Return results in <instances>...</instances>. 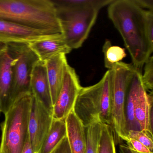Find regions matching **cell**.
Here are the masks:
<instances>
[{
	"instance_id": "cell-1",
	"label": "cell",
	"mask_w": 153,
	"mask_h": 153,
	"mask_svg": "<svg viewBox=\"0 0 153 153\" xmlns=\"http://www.w3.org/2000/svg\"><path fill=\"white\" fill-rule=\"evenodd\" d=\"M148 10H153L142 7L138 0H114L108 8V16L123 39L132 66L141 72L153 51L146 32Z\"/></svg>"
},
{
	"instance_id": "cell-2",
	"label": "cell",
	"mask_w": 153,
	"mask_h": 153,
	"mask_svg": "<svg viewBox=\"0 0 153 153\" xmlns=\"http://www.w3.org/2000/svg\"><path fill=\"white\" fill-rule=\"evenodd\" d=\"M62 35L71 50L82 46L95 23L99 10L114 0H52Z\"/></svg>"
},
{
	"instance_id": "cell-3",
	"label": "cell",
	"mask_w": 153,
	"mask_h": 153,
	"mask_svg": "<svg viewBox=\"0 0 153 153\" xmlns=\"http://www.w3.org/2000/svg\"><path fill=\"white\" fill-rule=\"evenodd\" d=\"M0 19L45 32L62 35L52 0H0Z\"/></svg>"
},
{
	"instance_id": "cell-4",
	"label": "cell",
	"mask_w": 153,
	"mask_h": 153,
	"mask_svg": "<svg viewBox=\"0 0 153 153\" xmlns=\"http://www.w3.org/2000/svg\"><path fill=\"white\" fill-rule=\"evenodd\" d=\"M32 94L14 102L4 113L1 124L0 153H21L28 136V121L33 102Z\"/></svg>"
},
{
	"instance_id": "cell-5",
	"label": "cell",
	"mask_w": 153,
	"mask_h": 153,
	"mask_svg": "<svg viewBox=\"0 0 153 153\" xmlns=\"http://www.w3.org/2000/svg\"><path fill=\"white\" fill-rule=\"evenodd\" d=\"M134 70L132 64L120 62L110 70L112 102L111 127L114 137L126 141L128 137L125 118V99Z\"/></svg>"
},
{
	"instance_id": "cell-6",
	"label": "cell",
	"mask_w": 153,
	"mask_h": 153,
	"mask_svg": "<svg viewBox=\"0 0 153 153\" xmlns=\"http://www.w3.org/2000/svg\"><path fill=\"white\" fill-rule=\"evenodd\" d=\"M12 58L11 105L31 94L30 80L33 68L40 60L27 43L5 44Z\"/></svg>"
},
{
	"instance_id": "cell-7",
	"label": "cell",
	"mask_w": 153,
	"mask_h": 153,
	"mask_svg": "<svg viewBox=\"0 0 153 153\" xmlns=\"http://www.w3.org/2000/svg\"><path fill=\"white\" fill-rule=\"evenodd\" d=\"M102 79L95 85L81 88L73 111L85 127L100 121L102 109Z\"/></svg>"
},
{
	"instance_id": "cell-8",
	"label": "cell",
	"mask_w": 153,
	"mask_h": 153,
	"mask_svg": "<svg viewBox=\"0 0 153 153\" xmlns=\"http://www.w3.org/2000/svg\"><path fill=\"white\" fill-rule=\"evenodd\" d=\"M81 88L75 70L67 64L65 67L62 86L53 105V119H66L73 110Z\"/></svg>"
},
{
	"instance_id": "cell-9",
	"label": "cell",
	"mask_w": 153,
	"mask_h": 153,
	"mask_svg": "<svg viewBox=\"0 0 153 153\" xmlns=\"http://www.w3.org/2000/svg\"><path fill=\"white\" fill-rule=\"evenodd\" d=\"M33 97L28 121V137L34 153H39L53 118L52 112Z\"/></svg>"
},
{
	"instance_id": "cell-10",
	"label": "cell",
	"mask_w": 153,
	"mask_h": 153,
	"mask_svg": "<svg viewBox=\"0 0 153 153\" xmlns=\"http://www.w3.org/2000/svg\"><path fill=\"white\" fill-rule=\"evenodd\" d=\"M53 36L56 35H51L40 30L0 19V43L28 44Z\"/></svg>"
},
{
	"instance_id": "cell-11",
	"label": "cell",
	"mask_w": 153,
	"mask_h": 153,
	"mask_svg": "<svg viewBox=\"0 0 153 153\" xmlns=\"http://www.w3.org/2000/svg\"><path fill=\"white\" fill-rule=\"evenodd\" d=\"M12 62L7 45L0 43V109L4 114L11 105Z\"/></svg>"
},
{
	"instance_id": "cell-12",
	"label": "cell",
	"mask_w": 153,
	"mask_h": 153,
	"mask_svg": "<svg viewBox=\"0 0 153 153\" xmlns=\"http://www.w3.org/2000/svg\"><path fill=\"white\" fill-rule=\"evenodd\" d=\"M30 87L33 97L53 113V105L44 62L39 60L35 65L31 74Z\"/></svg>"
},
{
	"instance_id": "cell-13",
	"label": "cell",
	"mask_w": 153,
	"mask_h": 153,
	"mask_svg": "<svg viewBox=\"0 0 153 153\" xmlns=\"http://www.w3.org/2000/svg\"><path fill=\"white\" fill-rule=\"evenodd\" d=\"M41 61L46 62L58 54H67L71 51L62 35L53 36L28 44Z\"/></svg>"
},
{
	"instance_id": "cell-14",
	"label": "cell",
	"mask_w": 153,
	"mask_h": 153,
	"mask_svg": "<svg viewBox=\"0 0 153 153\" xmlns=\"http://www.w3.org/2000/svg\"><path fill=\"white\" fill-rule=\"evenodd\" d=\"M142 73L135 69L129 82L125 102V114L126 126L128 131H140L139 125L135 117V108L139 94L140 90L143 85Z\"/></svg>"
},
{
	"instance_id": "cell-15",
	"label": "cell",
	"mask_w": 153,
	"mask_h": 153,
	"mask_svg": "<svg viewBox=\"0 0 153 153\" xmlns=\"http://www.w3.org/2000/svg\"><path fill=\"white\" fill-rule=\"evenodd\" d=\"M68 64L66 54H58L45 62L53 105L61 89L65 67Z\"/></svg>"
},
{
	"instance_id": "cell-16",
	"label": "cell",
	"mask_w": 153,
	"mask_h": 153,
	"mask_svg": "<svg viewBox=\"0 0 153 153\" xmlns=\"http://www.w3.org/2000/svg\"><path fill=\"white\" fill-rule=\"evenodd\" d=\"M153 92L148 94L144 85L141 86L135 105V117L140 130L153 133Z\"/></svg>"
},
{
	"instance_id": "cell-17",
	"label": "cell",
	"mask_w": 153,
	"mask_h": 153,
	"mask_svg": "<svg viewBox=\"0 0 153 153\" xmlns=\"http://www.w3.org/2000/svg\"><path fill=\"white\" fill-rule=\"evenodd\" d=\"M67 136L71 153H86L85 126L77 118L73 110L65 119Z\"/></svg>"
},
{
	"instance_id": "cell-18",
	"label": "cell",
	"mask_w": 153,
	"mask_h": 153,
	"mask_svg": "<svg viewBox=\"0 0 153 153\" xmlns=\"http://www.w3.org/2000/svg\"><path fill=\"white\" fill-rule=\"evenodd\" d=\"M65 119H53L51 128L43 142L39 153H50L67 136Z\"/></svg>"
},
{
	"instance_id": "cell-19",
	"label": "cell",
	"mask_w": 153,
	"mask_h": 153,
	"mask_svg": "<svg viewBox=\"0 0 153 153\" xmlns=\"http://www.w3.org/2000/svg\"><path fill=\"white\" fill-rule=\"evenodd\" d=\"M101 79L102 81V87L100 121L111 127L112 102L110 70H108L105 72Z\"/></svg>"
},
{
	"instance_id": "cell-20",
	"label": "cell",
	"mask_w": 153,
	"mask_h": 153,
	"mask_svg": "<svg viewBox=\"0 0 153 153\" xmlns=\"http://www.w3.org/2000/svg\"><path fill=\"white\" fill-rule=\"evenodd\" d=\"M102 123L95 121L85 127L86 153H98Z\"/></svg>"
},
{
	"instance_id": "cell-21",
	"label": "cell",
	"mask_w": 153,
	"mask_h": 153,
	"mask_svg": "<svg viewBox=\"0 0 153 153\" xmlns=\"http://www.w3.org/2000/svg\"><path fill=\"white\" fill-rule=\"evenodd\" d=\"M104 56L105 67L112 70L116 63L120 62L126 56L125 49L118 46H113L109 40H105L102 47Z\"/></svg>"
},
{
	"instance_id": "cell-22",
	"label": "cell",
	"mask_w": 153,
	"mask_h": 153,
	"mask_svg": "<svg viewBox=\"0 0 153 153\" xmlns=\"http://www.w3.org/2000/svg\"><path fill=\"white\" fill-rule=\"evenodd\" d=\"M98 153H116L114 135L112 128L105 123L102 125Z\"/></svg>"
},
{
	"instance_id": "cell-23",
	"label": "cell",
	"mask_w": 153,
	"mask_h": 153,
	"mask_svg": "<svg viewBox=\"0 0 153 153\" xmlns=\"http://www.w3.org/2000/svg\"><path fill=\"white\" fill-rule=\"evenodd\" d=\"M128 137L140 142L151 152H153V133L146 131L131 130L128 131Z\"/></svg>"
},
{
	"instance_id": "cell-24",
	"label": "cell",
	"mask_w": 153,
	"mask_h": 153,
	"mask_svg": "<svg viewBox=\"0 0 153 153\" xmlns=\"http://www.w3.org/2000/svg\"><path fill=\"white\" fill-rule=\"evenodd\" d=\"M144 72L142 74L141 78L144 87L147 91L151 90L153 88V57L151 56L145 62Z\"/></svg>"
},
{
	"instance_id": "cell-25",
	"label": "cell",
	"mask_w": 153,
	"mask_h": 153,
	"mask_svg": "<svg viewBox=\"0 0 153 153\" xmlns=\"http://www.w3.org/2000/svg\"><path fill=\"white\" fill-rule=\"evenodd\" d=\"M126 142L128 147L136 152L141 153H153L142 143L133 139H128Z\"/></svg>"
},
{
	"instance_id": "cell-26",
	"label": "cell",
	"mask_w": 153,
	"mask_h": 153,
	"mask_svg": "<svg viewBox=\"0 0 153 153\" xmlns=\"http://www.w3.org/2000/svg\"><path fill=\"white\" fill-rule=\"evenodd\" d=\"M50 153H71L67 136L63 138Z\"/></svg>"
},
{
	"instance_id": "cell-27",
	"label": "cell",
	"mask_w": 153,
	"mask_h": 153,
	"mask_svg": "<svg viewBox=\"0 0 153 153\" xmlns=\"http://www.w3.org/2000/svg\"><path fill=\"white\" fill-rule=\"evenodd\" d=\"M21 153H34L33 149V147L32 145L30 143V140H29V137H27V139L26 141L25 144V146L23 149V151Z\"/></svg>"
},
{
	"instance_id": "cell-28",
	"label": "cell",
	"mask_w": 153,
	"mask_h": 153,
	"mask_svg": "<svg viewBox=\"0 0 153 153\" xmlns=\"http://www.w3.org/2000/svg\"><path fill=\"white\" fill-rule=\"evenodd\" d=\"M120 153H141L132 150L125 144H120L119 146Z\"/></svg>"
},
{
	"instance_id": "cell-29",
	"label": "cell",
	"mask_w": 153,
	"mask_h": 153,
	"mask_svg": "<svg viewBox=\"0 0 153 153\" xmlns=\"http://www.w3.org/2000/svg\"><path fill=\"white\" fill-rule=\"evenodd\" d=\"M1 112V109H0V113Z\"/></svg>"
}]
</instances>
